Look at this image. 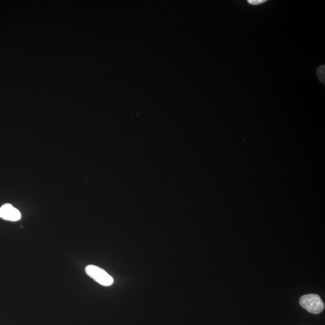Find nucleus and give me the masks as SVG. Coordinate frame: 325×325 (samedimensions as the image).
<instances>
[{
	"label": "nucleus",
	"mask_w": 325,
	"mask_h": 325,
	"mask_svg": "<svg viewBox=\"0 0 325 325\" xmlns=\"http://www.w3.org/2000/svg\"><path fill=\"white\" fill-rule=\"evenodd\" d=\"M317 78L319 80V81L322 82V84L325 85V66L324 64L323 65L320 66L317 69Z\"/></svg>",
	"instance_id": "obj_4"
},
{
	"label": "nucleus",
	"mask_w": 325,
	"mask_h": 325,
	"mask_svg": "<svg viewBox=\"0 0 325 325\" xmlns=\"http://www.w3.org/2000/svg\"><path fill=\"white\" fill-rule=\"evenodd\" d=\"M0 218L6 221L16 222L20 220L21 215L17 208L9 203H6L0 208Z\"/></svg>",
	"instance_id": "obj_3"
},
{
	"label": "nucleus",
	"mask_w": 325,
	"mask_h": 325,
	"mask_svg": "<svg viewBox=\"0 0 325 325\" xmlns=\"http://www.w3.org/2000/svg\"><path fill=\"white\" fill-rule=\"evenodd\" d=\"M299 304L309 313L314 314L322 313L325 308L323 301L316 294H309V295L302 296L299 299Z\"/></svg>",
	"instance_id": "obj_1"
},
{
	"label": "nucleus",
	"mask_w": 325,
	"mask_h": 325,
	"mask_svg": "<svg viewBox=\"0 0 325 325\" xmlns=\"http://www.w3.org/2000/svg\"><path fill=\"white\" fill-rule=\"evenodd\" d=\"M265 1H266V0H248L247 2L252 5H259L264 3Z\"/></svg>",
	"instance_id": "obj_5"
},
{
	"label": "nucleus",
	"mask_w": 325,
	"mask_h": 325,
	"mask_svg": "<svg viewBox=\"0 0 325 325\" xmlns=\"http://www.w3.org/2000/svg\"><path fill=\"white\" fill-rule=\"evenodd\" d=\"M86 272L90 278L103 286H110L113 283V278L104 270L96 265H88L86 267Z\"/></svg>",
	"instance_id": "obj_2"
}]
</instances>
